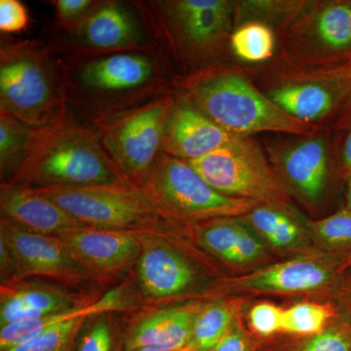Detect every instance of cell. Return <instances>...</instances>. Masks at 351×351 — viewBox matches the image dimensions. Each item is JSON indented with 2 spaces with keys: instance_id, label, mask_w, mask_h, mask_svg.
<instances>
[{
  "instance_id": "6da1fadb",
  "label": "cell",
  "mask_w": 351,
  "mask_h": 351,
  "mask_svg": "<svg viewBox=\"0 0 351 351\" xmlns=\"http://www.w3.org/2000/svg\"><path fill=\"white\" fill-rule=\"evenodd\" d=\"M127 182L115 169L101 141L62 112L34 128L22 163L6 184L27 188L86 186Z\"/></svg>"
},
{
  "instance_id": "7a4b0ae2",
  "label": "cell",
  "mask_w": 351,
  "mask_h": 351,
  "mask_svg": "<svg viewBox=\"0 0 351 351\" xmlns=\"http://www.w3.org/2000/svg\"><path fill=\"white\" fill-rule=\"evenodd\" d=\"M196 110L233 135L258 132L308 135L314 127L290 117L249 80L234 73L206 78L191 90Z\"/></svg>"
},
{
  "instance_id": "3957f363",
  "label": "cell",
  "mask_w": 351,
  "mask_h": 351,
  "mask_svg": "<svg viewBox=\"0 0 351 351\" xmlns=\"http://www.w3.org/2000/svg\"><path fill=\"white\" fill-rule=\"evenodd\" d=\"M32 189L90 228L133 232L152 228L164 214L144 189L129 182Z\"/></svg>"
},
{
  "instance_id": "277c9868",
  "label": "cell",
  "mask_w": 351,
  "mask_h": 351,
  "mask_svg": "<svg viewBox=\"0 0 351 351\" xmlns=\"http://www.w3.org/2000/svg\"><path fill=\"white\" fill-rule=\"evenodd\" d=\"M0 58V113L38 128L63 112L52 76L38 51L15 44L2 48Z\"/></svg>"
},
{
  "instance_id": "5b68a950",
  "label": "cell",
  "mask_w": 351,
  "mask_h": 351,
  "mask_svg": "<svg viewBox=\"0 0 351 351\" xmlns=\"http://www.w3.org/2000/svg\"><path fill=\"white\" fill-rule=\"evenodd\" d=\"M142 188L163 211L189 219H223L250 212L256 202L221 195L186 161L161 152Z\"/></svg>"
},
{
  "instance_id": "8992f818",
  "label": "cell",
  "mask_w": 351,
  "mask_h": 351,
  "mask_svg": "<svg viewBox=\"0 0 351 351\" xmlns=\"http://www.w3.org/2000/svg\"><path fill=\"white\" fill-rule=\"evenodd\" d=\"M188 163L221 195L277 207L285 202V193L278 180L251 138L239 136L211 154Z\"/></svg>"
},
{
  "instance_id": "52a82bcc",
  "label": "cell",
  "mask_w": 351,
  "mask_h": 351,
  "mask_svg": "<svg viewBox=\"0 0 351 351\" xmlns=\"http://www.w3.org/2000/svg\"><path fill=\"white\" fill-rule=\"evenodd\" d=\"M170 101L158 100L127 113L107 126L101 145L115 169L129 184L142 188L162 152Z\"/></svg>"
},
{
  "instance_id": "ba28073f",
  "label": "cell",
  "mask_w": 351,
  "mask_h": 351,
  "mask_svg": "<svg viewBox=\"0 0 351 351\" xmlns=\"http://www.w3.org/2000/svg\"><path fill=\"white\" fill-rule=\"evenodd\" d=\"M0 240L13 254L23 277L48 276L73 283L93 277L57 237L27 232L3 217L0 219Z\"/></svg>"
},
{
  "instance_id": "9c48e42d",
  "label": "cell",
  "mask_w": 351,
  "mask_h": 351,
  "mask_svg": "<svg viewBox=\"0 0 351 351\" xmlns=\"http://www.w3.org/2000/svg\"><path fill=\"white\" fill-rule=\"evenodd\" d=\"M55 237L93 276L125 269L140 258L143 249L142 235L135 232L82 226Z\"/></svg>"
},
{
  "instance_id": "30bf717a",
  "label": "cell",
  "mask_w": 351,
  "mask_h": 351,
  "mask_svg": "<svg viewBox=\"0 0 351 351\" xmlns=\"http://www.w3.org/2000/svg\"><path fill=\"white\" fill-rule=\"evenodd\" d=\"M0 210L1 217L18 228L49 237L86 226L54 201L32 188L19 184H1Z\"/></svg>"
},
{
  "instance_id": "8fae6325",
  "label": "cell",
  "mask_w": 351,
  "mask_h": 351,
  "mask_svg": "<svg viewBox=\"0 0 351 351\" xmlns=\"http://www.w3.org/2000/svg\"><path fill=\"white\" fill-rule=\"evenodd\" d=\"M237 137L195 107L182 105L170 113L164 132L162 152L189 162L211 154Z\"/></svg>"
},
{
  "instance_id": "7c38bea8",
  "label": "cell",
  "mask_w": 351,
  "mask_h": 351,
  "mask_svg": "<svg viewBox=\"0 0 351 351\" xmlns=\"http://www.w3.org/2000/svg\"><path fill=\"white\" fill-rule=\"evenodd\" d=\"M142 235L143 249L138 261V280L145 295L163 299L188 290L195 272L184 258L162 242Z\"/></svg>"
},
{
  "instance_id": "4fadbf2b",
  "label": "cell",
  "mask_w": 351,
  "mask_h": 351,
  "mask_svg": "<svg viewBox=\"0 0 351 351\" xmlns=\"http://www.w3.org/2000/svg\"><path fill=\"white\" fill-rule=\"evenodd\" d=\"M73 293L56 286L22 282L1 285L0 327L21 321L38 319L49 314L68 311L82 304Z\"/></svg>"
},
{
  "instance_id": "5bb4252c",
  "label": "cell",
  "mask_w": 351,
  "mask_h": 351,
  "mask_svg": "<svg viewBox=\"0 0 351 351\" xmlns=\"http://www.w3.org/2000/svg\"><path fill=\"white\" fill-rule=\"evenodd\" d=\"M83 43L96 49H123L142 41L131 14L121 4L106 2L91 9L77 25Z\"/></svg>"
},
{
  "instance_id": "9a60e30c",
  "label": "cell",
  "mask_w": 351,
  "mask_h": 351,
  "mask_svg": "<svg viewBox=\"0 0 351 351\" xmlns=\"http://www.w3.org/2000/svg\"><path fill=\"white\" fill-rule=\"evenodd\" d=\"M332 269L313 258H295L239 279L247 290L301 293L322 287L331 279Z\"/></svg>"
},
{
  "instance_id": "2e32d148",
  "label": "cell",
  "mask_w": 351,
  "mask_h": 351,
  "mask_svg": "<svg viewBox=\"0 0 351 351\" xmlns=\"http://www.w3.org/2000/svg\"><path fill=\"white\" fill-rule=\"evenodd\" d=\"M193 307L157 311L136 325L127 341V351L140 348L181 350L188 348L197 314Z\"/></svg>"
},
{
  "instance_id": "e0dca14e",
  "label": "cell",
  "mask_w": 351,
  "mask_h": 351,
  "mask_svg": "<svg viewBox=\"0 0 351 351\" xmlns=\"http://www.w3.org/2000/svg\"><path fill=\"white\" fill-rule=\"evenodd\" d=\"M168 6L182 38L199 48L221 36L232 12V2L226 0H179Z\"/></svg>"
},
{
  "instance_id": "ac0fdd59",
  "label": "cell",
  "mask_w": 351,
  "mask_h": 351,
  "mask_svg": "<svg viewBox=\"0 0 351 351\" xmlns=\"http://www.w3.org/2000/svg\"><path fill=\"white\" fill-rule=\"evenodd\" d=\"M151 60L141 55L119 54L88 64L82 71L83 84L104 92L141 86L152 77Z\"/></svg>"
},
{
  "instance_id": "d6986e66",
  "label": "cell",
  "mask_w": 351,
  "mask_h": 351,
  "mask_svg": "<svg viewBox=\"0 0 351 351\" xmlns=\"http://www.w3.org/2000/svg\"><path fill=\"white\" fill-rule=\"evenodd\" d=\"M283 171L289 182L306 199L319 200L327 179V152L321 138H311L283 154Z\"/></svg>"
},
{
  "instance_id": "ffe728a7",
  "label": "cell",
  "mask_w": 351,
  "mask_h": 351,
  "mask_svg": "<svg viewBox=\"0 0 351 351\" xmlns=\"http://www.w3.org/2000/svg\"><path fill=\"white\" fill-rule=\"evenodd\" d=\"M123 295L119 290H112L95 302H87L60 313L49 314L38 319L21 321L7 325L0 330V351L8 350L14 346L22 345L31 341L41 332L56 326L64 321L82 316L98 315L110 313L123 307Z\"/></svg>"
},
{
  "instance_id": "44dd1931",
  "label": "cell",
  "mask_w": 351,
  "mask_h": 351,
  "mask_svg": "<svg viewBox=\"0 0 351 351\" xmlns=\"http://www.w3.org/2000/svg\"><path fill=\"white\" fill-rule=\"evenodd\" d=\"M269 98L290 117L308 123L324 117L332 106L326 88L317 84H295L270 92Z\"/></svg>"
},
{
  "instance_id": "7402d4cb",
  "label": "cell",
  "mask_w": 351,
  "mask_h": 351,
  "mask_svg": "<svg viewBox=\"0 0 351 351\" xmlns=\"http://www.w3.org/2000/svg\"><path fill=\"white\" fill-rule=\"evenodd\" d=\"M249 219L256 230L277 249H291L302 243L304 232L290 215L272 205L254 207Z\"/></svg>"
},
{
  "instance_id": "603a6c76",
  "label": "cell",
  "mask_w": 351,
  "mask_h": 351,
  "mask_svg": "<svg viewBox=\"0 0 351 351\" xmlns=\"http://www.w3.org/2000/svg\"><path fill=\"white\" fill-rule=\"evenodd\" d=\"M34 128L5 113H0V170L10 180L19 168L29 147Z\"/></svg>"
},
{
  "instance_id": "cb8c5ba5",
  "label": "cell",
  "mask_w": 351,
  "mask_h": 351,
  "mask_svg": "<svg viewBox=\"0 0 351 351\" xmlns=\"http://www.w3.org/2000/svg\"><path fill=\"white\" fill-rule=\"evenodd\" d=\"M232 309L225 304H212L197 314L189 351H212L232 326Z\"/></svg>"
},
{
  "instance_id": "d4e9b609",
  "label": "cell",
  "mask_w": 351,
  "mask_h": 351,
  "mask_svg": "<svg viewBox=\"0 0 351 351\" xmlns=\"http://www.w3.org/2000/svg\"><path fill=\"white\" fill-rule=\"evenodd\" d=\"M232 47L235 55L244 61H265L274 54V32L261 23H249L232 34Z\"/></svg>"
},
{
  "instance_id": "484cf974",
  "label": "cell",
  "mask_w": 351,
  "mask_h": 351,
  "mask_svg": "<svg viewBox=\"0 0 351 351\" xmlns=\"http://www.w3.org/2000/svg\"><path fill=\"white\" fill-rule=\"evenodd\" d=\"M89 318V316H82L64 321L41 332L31 341L4 351H69L78 332Z\"/></svg>"
},
{
  "instance_id": "4316f807",
  "label": "cell",
  "mask_w": 351,
  "mask_h": 351,
  "mask_svg": "<svg viewBox=\"0 0 351 351\" xmlns=\"http://www.w3.org/2000/svg\"><path fill=\"white\" fill-rule=\"evenodd\" d=\"M318 36L329 47L341 49L351 44V8L338 4L325 8L317 22Z\"/></svg>"
},
{
  "instance_id": "83f0119b",
  "label": "cell",
  "mask_w": 351,
  "mask_h": 351,
  "mask_svg": "<svg viewBox=\"0 0 351 351\" xmlns=\"http://www.w3.org/2000/svg\"><path fill=\"white\" fill-rule=\"evenodd\" d=\"M242 228L243 225L235 219H216L201 230V243L217 257L228 262Z\"/></svg>"
},
{
  "instance_id": "f1b7e54d",
  "label": "cell",
  "mask_w": 351,
  "mask_h": 351,
  "mask_svg": "<svg viewBox=\"0 0 351 351\" xmlns=\"http://www.w3.org/2000/svg\"><path fill=\"white\" fill-rule=\"evenodd\" d=\"M329 316L326 307L320 304H298L284 311L281 331L298 335L318 334L322 332Z\"/></svg>"
},
{
  "instance_id": "f546056e",
  "label": "cell",
  "mask_w": 351,
  "mask_h": 351,
  "mask_svg": "<svg viewBox=\"0 0 351 351\" xmlns=\"http://www.w3.org/2000/svg\"><path fill=\"white\" fill-rule=\"evenodd\" d=\"M309 228L324 243L331 246L351 244V210H343L320 221H311Z\"/></svg>"
},
{
  "instance_id": "4dcf8cb0",
  "label": "cell",
  "mask_w": 351,
  "mask_h": 351,
  "mask_svg": "<svg viewBox=\"0 0 351 351\" xmlns=\"http://www.w3.org/2000/svg\"><path fill=\"white\" fill-rule=\"evenodd\" d=\"M110 313L94 316L91 326L80 341L78 351H112L113 331Z\"/></svg>"
},
{
  "instance_id": "1f68e13d",
  "label": "cell",
  "mask_w": 351,
  "mask_h": 351,
  "mask_svg": "<svg viewBox=\"0 0 351 351\" xmlns=\"http://www.w3.org/2000/svg\"><path fill=\"white\" fill-rule=\"evenodd\" d=\"M282 309L274 304H261L252 308L250 321L252 327L263 336H269L282 330Z\"/></svg>"
},
{
  "instance_id": "d6a6232c",
  "label": "cell",
  "mask_w": 351,
  "mask_h": 351,
  "mask_svg": "<svg viewBox=\"0 0 351 351\" xmlns=\"http://www.w3.org/2000/svg\"><path fill=\"white\" fill-rule=\"evenodd\" d=\"M301 351H351V334L339 329L318 332L302 346Z\"/></svg>"
},
{
  "instance_id": "836d02e7",
  "label": "cell",
  "mask_w": 351,
  "mask_h": 351,
  "mask_svg": "<svg viewBox=\"0 0 351 351\" xmlns=\"http://www.w3.org/2000/svg\"><path fill=\"white\" fill-rule=\"evenodd\" d=\"M263 253H265V247L262 241L243 225L228 263L241 265V263L254 262L262 258Z\"/></svg>"
},
{
  "instance_id": "e575fe53",
  "label": "cell",
  "mask_w": 351,
  "mask_h": 351,
  "mask_svg": "<svg viewBox=\"0 0 351 351\" xmlns=\"http://www.w3.org/2000/svg\"><path fill=\"white\" fill-rule=\"evenodd\" d=\"M29 24L27 8L19 0H0V29L7 34L24 31Z\"/></svg>"
},
{
  "instance_id": "d590c367",
  "label": "cell",
  "mask_w": 351,
  "mask_h": 351,
  "mask_svg": "<svg viewBox=\"0 0 351 351\" xmlns=\"http://www.w3.org/2000/svg\"><path fill=\"white\" fill-rule=\"evenodd\" d=\"M52 3L56 8L58 17L64 22L71 23L82 19L95 2L89 0H56Z\"/></svg>"
},
{
  "instance_id": "8d00e7d4",
  "label": "cell",
  "mask_w": 351,
  "mask_h": 351,
  "mask_svg": "<svg viewBox=\"0 0 351 351\" xmlns=\"http://www.w3.org/2000/svg\"><path fill=\"white\" fill-rule=\"evenodd\" d=\"M212 351H251L250 346L239 328L230 326Z\"/></svg>"
},
{
  "instance_id": "74e56055",
  "label": "cell",
  "mask_w": 351,
  "mask_h": 351,
  "mask_svg": "<svg viewBox=\"0 0 351 351\" xmlns=\"http://www.w3.org/2000/svg\"><path fill=\"white\" fill-rule=\"evenodd\" d=\"M343 161L348 167H351V133L348 136L343 149Z\"/></svg>"
},
{
  "instance_id": "f35d334b",
  "label": "cell",
  "mask_w": 351,
  "mask_h": 351,
  "mask_svg": "<svg viewBox=\"0 0 351 351\" xmlns=\"http://www.w3.org/2000/svg\"><path fill=\"white\" fill-rule=\"evenodd\" d=\"M132 351H189L188 348H184V350H164V348H137V350H134Z\"/></svg>"
},
{
  "instance_id": "ab89813d",
  "label": "cell",
  "mask_w": 351,
  "mask_h": 351,
  "mask_svg": "<svg viewBox=\"0 0 351 351\" xmlns=\"http://www.w3.org/2000/svg\"><path fill=\"white\" fill-rule=\"evenodd\" d=\"M348 209L351 210V179L350 181V184H348Z\"/></svg>"
}]
</instances>
